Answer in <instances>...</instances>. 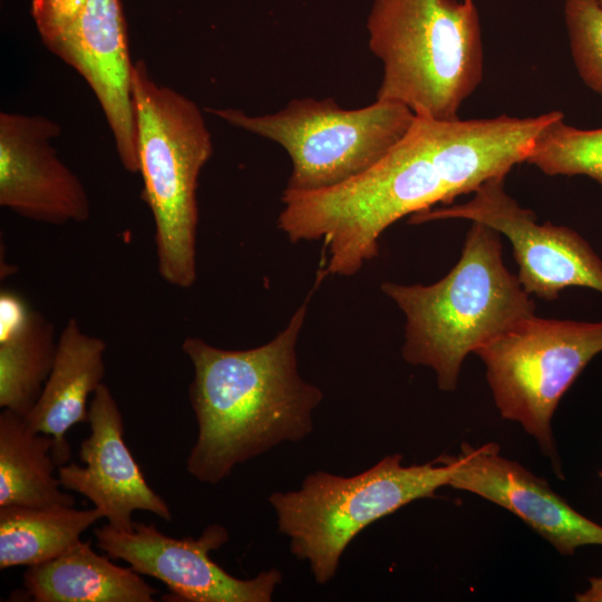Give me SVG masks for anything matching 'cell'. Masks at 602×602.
Wrapping results in <instances>:
<instances>
[{
  "instance_id": "obj_14",
  "label": "cell",
  "mask_w": 602,
  "mask_h": 602,
  "mask_svg": "<svg viewBox=\"0 0 602 602\" xmlns=\"http://www.w3.org/2000/svg\"><path fill=\"white\" fill-rule=\"evenodd\" d=\"M46 47L96 95L123 167L139 172L128 38L120 0H87L75 23Z\"/></svg>"
},
{
  "instance_id": "obj_19",
  "label": "cell",
  "mask_w": 602,
  "mask_h": 602,
  "mask_svg": "<svg viewBox=\"0 0 602 602\" xmlns=\"http://www.w3.org/2000/svg\"><path fill=\"white\" fill-rule=\"evenodd\" d=\"M103 517L96 507L0 506V569L50 561L81 541Z\"/></svg>"
},
{
  "instance_id": "obj_16",
  "label": "cell",
  "mask_w": 602,
  "mask_h": 602,
  "mask_svg": "<svg viewBox=\"0 0 602 602\" xmlns=\"http://www.w3.org/2000/svg\"><path fill=\"white\" fill-rule=\"evenodd\" d=\"M54 324L13 290L0 292V407L27 416L51 371Z\"/></svg>"
},
{
  "instance_id": "obj_12",
  "label": "cell",
  "mask_w": 602,
  "mask_h": 602,
  "mask_svg": "<svg viewBox=\"0 0 602 602\" xmlns=\"http://www.w3.org/2000/svg\"><path fill=\"white\" fill-rule=\"evenodd\" d=\"M449 486L480 496L516 515L562 555L602 545V525L576 512L546 479L501 455L499 446L463 443L452 455Z\"/></svg>"
},
{
  "instance_id": "obj_24",
  "label": "cell",
  "mask_w": 602,
  "mask_h": 602,
  "mask_svg": "<svg viewBox=\"0 0 602 602\" xmlns=\"http://www.w3.org/2000/svg\"><path fill=\"white\" fill-rule=\"evenodd\" d=\"M593 1H595L599 6L602 7V0H593Z\"/></svg>"
},
{
  "instance_id": "obj_2",
  "label": "cell",
  "mask_w": 602,
  "mask_h": 602,
  "mask_svg": "<svg viewBox=\"0 0 602 602\" xmlns=\"http://www.w3.org/2000/svg\"><path fill=\"white\" fill-rule=\"evenodd\" d=\"M313 290L265 344L225 350L196 337L183 341L194 369L188 397L197 423L186 468L198 482L217 484L235 466L312 431L323 392L300 376L295 349Z\"/></svg>"
},
{
  "instance_id": "obj_21",
  "label": "cell",
  "mask_w": 602,
  "mask_h": 602,
  "mask_svg": "<svg viewBox=\"0 0 602 602\" xmlns=\"http://www.w3.org/2000/svg\"><path fill=\"white\" fill-rule=\"evenodd\" d=\"M564 18L576 70L602 96V7L593 0H566Z\"/></svg>"
},
{
  "instance_id": "obj_5",
  "label": "cell",
  "mask_w": 602,
  "mask_h": 602,
  "mask_svg": "<svg viewBox=\"0 0 602 602\" xmlns=\"http://www.w3.org/2000/svg\"><path fill=\"white\" fill-rule=\"evenodd\" d=\"M139 174L155 224L157 270L168 284L191 288L196 280V188L213 153L198 106L155 82L144 61L132 68Z\"/></svg>"
},
{
  "instance_id": "obj_13",
  "label": "cell",
  "mask_w": 602,
  "mask_h": 602,
  "mask_svg": "<svg viewBox=\"0 0 602 602\" xmlns=\"http://www.w3.org/2000/svg\"><path fill=\"white\" fill-rule=\"evenodd\" d=\"M90 434L79 448L85 466L67 463L58 466L61 486L89 499L107 523L120 532H132L135 511H145L171 522L166 501L146 482L124 440L122 411L103 382L89 404Z\"/></svg>"
},
{
  "instance_id": "obj_17",
  "label": "cell",
  "mask_w": 602,
  "mask_h": 602,
  "mask_svg": "<svg viewBox=\"0 0 602 602\" xmlns=\"http://www.w3.org/2000/svg\"><path fill=\"white\" fill-rule=\"evenodd\" d=\"M79 541L59 556L28 566L23 589L35 602H153L157 591L130 566Z\"/></svg>"
},
{
  "instance_id": "obj_23",
  "label": "cell",
  "mask_w": 602,
  "mask_h": 602,
  "mask_svg": "<svg viewBox=\"0 0 602 602\" xmlns=\"http://www.w3.org/2000/svg\"><path fill=\"white\" fill-rule=\"evenodd\" d=\"M577 602H602V576L589 579V588L575 595Z\"/></svg>"
},
{
  "instance_id": "obj_10",
  "label": "cell",
  "mask_w": 602,
  "mask_h": 602,
  "mask_svg": "<svg viewBox=\"0 0 602 602\" xmlns=\"http://www.w3.org/2000/svg\"><path fill=\"white\" fill-rule=\"evenodd\" d=\"M98 548L113 560L127 562L142 575L163 582L173 601L270 602L282 581L278 569L239 579L210 556L229 541L219 524L205 527L197 538H175L153 523L135 522L132 532H120L108 523L94 528Z\"/></svg>"
},
{
  "instance_id": "obj_8",
  "label": "cell",
  "mask_w": 602,
  "mask_h": 602,
  "mask_svg": "<svg viewBox=\"0 0 602 602\" xmlns=\"http://www.w3.org/2000/svg\"><path fill=\"white\" fill-rule=\"evenodd\" d=\"M602 352V321L538 318L521 320L474 353L501 416L535 439L555 474L563 478L552 419L567 389Z\"/></svg>"
},
{
  "instance_id": "obj_1",
  "label": "cell",
  "mask_w": 602,
  "mask_h": 602,
  "mask_svg": "<svg viewBox=\"0 0 602 602\" xmlns=\"http://www.w3.org/2000/svg\"><path fill=\"white\" fill-rule=\"evenodd\" d=\"M560 113L466 120L416 116L406 136L363 173L320 191L284 190L278 226L293 243L322 240L327 274L353 275L378 255L379 237L399 219L450 205L506 177Z\"/></svg>"
},
{
  "instance_id": "obj_18",
  "label": "cell",
  "mask_w": 602,
  "mask_h": 602,
  "mask_svg": "<svg viewBox=\"0 0 602 602\" xmlns=\"http://www.w3.org/2000/svg\"><path fill=\"white\" fill-rule=\"evenodd\" d=\"M52 437L33 430L25 416L0 414V506H75L55 468Z\"/></svg>"
},
{
  "instance_id": "obj_3",
  "label": "cell",
  "mask_w": 602,
  "mask_h": 602,
  "mask_svg": "<svg viewBox=\"0 0 602 602\" xmlns=\"http://www.w3.org/2000/svg\"><path fill=\"white\" fill-rule=\"evenodd\" d=\"M380 288L406 318L404 360L429 367L448 392L468 353L535 314V303L504 264L499 233L478 222H472L458 262L443 279Z\"/></svg>"
},
{
  "instance_id": "obj_22",
  "label": "cell",
  "mask_w": 602,
  "mask_h": 602,
  "mask_svg": "<svg viewBox=\"0 0 602 602\" xmlns=\"http://www.w3.org/2000/svg\"><path fill=\"white\" fill-rule=\"evenodd\" d=\"M87 0H31V14L45 45L65 33L79 18Z\"/></svg>"
},
{
  "instance_id": "obj_7",
  "label": "cell",
  "mask_w": 602,
  "mask_h": 602,
  "mask_svg": "<svg viewBox=\"0 0 602 602\" xmlns=\"http://www.w3.org/2000/svg\"><path fill=\"white\" fill-rule=\"evenodd\" d=\"M208 111L282 146L292 163L285 187L292 192L329 188L363 173L406 136L416 118L407 106L379 99L356 109L331 98H301L261 116L232 108Z\"/></svg>"
},
{
  "instance_id": "obj_20",
  "label": "cell",
  "mask_w": 602,
  "mask_h": 602,
  "mask_svg": "<svg viewBox=\"0 0 602 602\" xmlns=\"http://www.w3.org/2000/svg\"><path fill=\"white\" fill-rule=\"evenodd\" d=\"M525 163L550 176L584 175L602 186V128L573 127L561 113L538 134Z\"/></svg>"
},
{
  "instance_id": "obj_9",
  "label": "cell",
  "mask_w": 602,
  "mask_h": 602,
  "mask_svg": "<svg viewBox=\"0 0 602 602\" xmlns=\"http://www.w3.org/2000/svg\"><path fill=\"white\" fill-rule=\"evenodd\" d=\"M504 182L503 176L494 177L466 203L416 213L409 223L465 219L492 227L511 242L517 278L528 294L553 301L569 287L602 293V261L591 245L572 229L538 224L533 211L505 192Z\"/></svg>"
},
{
  "instance_id": "obj_15",
  "label": "cell",
  "mask_w": 602,
  "mask_h": 602,
  "mask_svg": "<svg viewBox=\"0 0 602 602\" xmlns=\"http://www.w3.org/2000/svg\"><path fill=\"white\" fill-rule=\"evenodd\" d=\"M106 349L105 340L84 332L75 318L67 321L58 337L51 371L26 416L33 430L54 438L57 466L70 459L68 430L88 421V397L103 383Z\"/></svg>"
},
{
  "instance_id": "obj_11",
  "label": "cell",
  "mask_w": 602,
  "mask_h": 602,
  "mask_svg": "<svg viewBox=\"0 0 602 602\" xmlns=\"http://www.w3.org/2000/svg\"><path fill=\"white\" fill-rule=\"evenodd\" d=\"M60 132L58 123L43 116L0 114L1 206L54 225L89 219L85 186L51 144Z\"/></svg>"
},
{
  "instance_id": "obj_6",
  "label": "cell",
  "mask_w": 602,
  "mask_h": 602,
  "mask_svg": "<svg viewBox=\"0 0 602 602\" xmlns=\"http://www.w3.org/2000/svg\"><path fill=\"white\" fill-rule=\"evenodd\" d=\"M454 470L452 455L406 466L401 454H391L353 476L315 470L298 489L273 492L269 503L291 554L307 561L315 582L326 584L363 528L414 501L435 497L449 486Z\"/></svg>"
},
{
  "instance_id": "obj_4",
  "label": "cell",
  "mask_w": 602,
  "mask_h": 602,
  "mask_svg": "<svg viewBox=\"0 0 602 602\" xmlns=\"http://www.w3.org/2000/svg\"><path fill=\"white\" fill-rule=\"evenodd\" d=\"M367 30L383 67L376 99L400 103L416 116L458 118L483 78L474 0H375Z\"/></svg>"
}]
</instances>
